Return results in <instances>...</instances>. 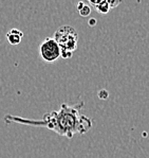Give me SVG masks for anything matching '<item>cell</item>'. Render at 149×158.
Listing matches in <instances>:
<instances>
[{
    "instance_id": "cell-1",
    "label": "cell",
    "mask_w": 149,
    "mask_h": 158,
    "mask_svg": "<svg viewBox=\"0 0 149 158\" xmlns=\"http://www.w3.org/2000/svg\"><path fill=\"white\" fill-rule=\"evenodd\" d=\"M84 106L85 102L83 101H79L74 105L62 103L58 110L45 113L40 120H31L12 115H6L3 119L6 123L45 126L48 130L58 134L59 136H65L69 139H72L75 134L84 135L88 133L93 125L92 119L80 113Z\"/></svg>"
},
{
    "instance_id": "cell-2",
    "label": "cell",
    "mask_w": 149,
    "mask_h": 158,
    "mask_svg": "<svg viewBox=\"0 0 149 158\" xmlns=\"http://www.w3.org/2000/svg\"><path fill=\"white\" fill-rule=\"evenodd\" d=\"M53 38L61 49V57L65 60L72 57L78 46L77 31L71 26H61L55 31Z\"/></svg>"
},
{
    "instance_id": "cell-3",
    "label": "cell",
    "mask_w": 149,
    "mask_h": 158,
    "mask_svg": "<svg viewBox=\"0 0 149 158\" xmlns=\"http://www.w3.org/2000/svg\"><path fill=\"white\" fill-rule=\"evenodd\" d=\"M39 55L47 63H53L61 57V49L54 38H45V40L39 46Z\"/></svg>"
},
{
    "instance_id": "cell-4",
    "label": "cell",
    "mask_w": 149,
    "mask_h": 158,
    "mask_svg": "<svg viewBox=\"0 0 149 158\" xmlns=\"http://www.w3.org/2000/svg\"><path fill=\"white\" fill-rule=\"evenodd\" d=\"M23 33L22 31L18 30V29H11L8 33H6V40L8 42L13 46L19 45L22 40Z\"/></svg>"
},
{
    "instance_id": "cell-5",
    "label": "cell",
    "mask_w": 149,
    "mask_h": 158,
    "mask_svg": "<svg viewBox=\"0 0 149 158\" xmlns=\"http://www.w3.org/2000/svg\"><path fill=\"white\" fill-rule=\"evenodd\" d=\"M90 6H92L100 14H107L110 11V6L108 1H90L89 2Z\"/></svg>"
},
{
    "instance_id": "cell-6",
    "label": "cell",
    "mask_w": 149,
    "mask_h": 158,
    "mask_svg": "<svg viewBox=\"0 0 149 158\" xmlns=\"http://www.w3.org/2000/svg\"><path fill=\"white\" fill-rule=\"evenodd\" d=\"M78 12H79V15H80V16L87 17V16L90 15V13H91V6H89V4L85 3L80 8V10H78Z\"/></svg>"
},
{
    "instance_id": "cell-7",
    "label": "cell",
    "mask_w": 149,
    "mask_h": 158,
    "mask_svg": "<svg viewBox=\"0 0 149 158\" xmlns=\"http://www.w3.org/2000/svg\"><path fill=\"white\" fill-rule=\"evenodd\" d=\"M98 98L100 99H107L108 98V91L107 90H104V89H103V90H100L98 91Z\"/></svg>"
},
{
    "instance_id": "cell-8",
    "label": "cell",
    "mask_w": 149,
    "mask_h": 158,
    "mask_svg": "<svg viewBox=\"0 0 149 158\" xmlns=\"http://www.w3.org/2000/svg\"><path fill=\"white\" fill-rule=\"evenodd\" d=\"M108 3H109L110 9H113V8H115V6H119V4L121 3V2H120V1H115V2H113V1H108Z\"/></svg>"
},
{
    "instance_id": "cell-9",
    "label": "cell",
    "mask_w": 149,
    "mask_h": 158,
    "mask_svg": "<svg viewBox=\"0 0 149 158\" xmlns=\"http://www.w3.org/2000/svg\"><path fill=\"white\" fill-rule=\"evenodd\" d=\"M95 23H96V20H95V19H90V20H89V25L91 27H93Z\"/></svg>"
},
{
    "instance_id": "cell-10",
    "label": "cell",
    "mask_w": 149,
    "mask_h": 158,
    "mask_svg": "<svg viewBox=\"0 0 149 158\" xmlns=\"http://www.w3.org/2000/svg\"><path fill=\"white\" fill-rule=\"evenodd\" d=\"M84 4H85V2H78V3H77V11H78V10H80V8L84 6Z\"/></svg>"
}]
</instances>
